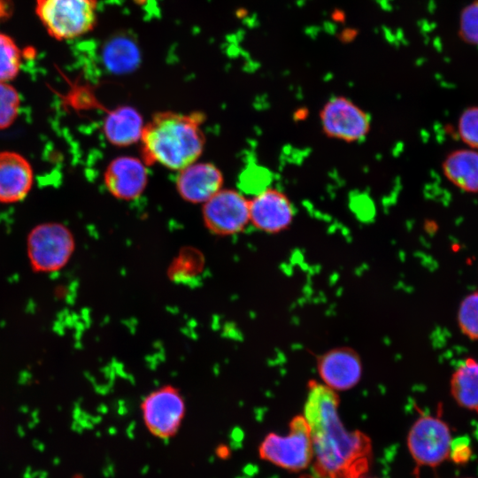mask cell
I'll return each mask as SVG.
<instances>
[{"mask_svg": "<svg viewBox=\"0 0 478 478\" xmlns=\"http://www.w3.org/2000/svg\"><path fill=\"white\" fill-rule=\"evenodd\" d=\"M144 125L142 115L135 108L123 105L107 113L103 130L110 143L126 147L141 140Z\"/></svg>", "mask_w": 478, "mask_h": 478, "instance_id": "15", "label": "cell"}, {"mask_svg": "<svg viewBox=\"0 0 478 478\" xmlns=\"http://www.w3.org/2000/svg\"><path fill=\"white\" fill-rule=\"evenodd\" d=\"M448 425L439 417L423 415L412 424L407 436L409 451L418 466H436L451 451Z\"/></svg>", "mask_w": 478, "mask_h": 478, "instance_id": "8", "label": "cell"}, {"mask_svg": "<svg viewBox=\"0 0 478 478\" xmlns=\"http://www.w3.org/2000/svg\"><path fill=\"white\" fill-rule=\"evenodd\" d=\"M459 35L466 43L478 45V0L470 3L461 11Z\"/></svg>", "mask_w": 478, "mask_h": 478, "instance_id": "23", "label": "cell"}, {"mask_svg": "<svg viewBox=\"0 0 478 478\" xmlns=\"http://www.w3.org/2000/svg\"><path fill=\"white\" fill-rule=\"evenodd\" d=\"M457 128L459 138L466 147L478 150V105L463 110Z\"/></svg>", "mask_w": 478, "mask_h": 478, "instance_id": "22", "label": "cell"}, {"mask_svg": "<svg viewBox=\"0 0 478 478\" xmlns=\"http://www.w3.org/2000/svg\"><path fill=\"white\" fill-rule=\"evenodd\" d=\"M106 69L116 74L133 72L141 63V52L135 40L127 35H116L104 44L102 51Z\"/></svg>", "mask_w": 478, "mask_h": 478, "instance_id": "17", "label": "cell"}, {"mask_svg": "<svg viewBox=\"0 0 478 478\" xmlns=\"http://www.w3.org/2000/svg\"><path fill=\"white\" fill-rule=\"evenodd\" d=\"M461 332L472 340H478V291L466 296L458 312Z\"/></svg>", "mask_w": 478, "mask_h": 478, "instance_id": "21", "label": "cell"}, {"mask_svg": "<svg viewBox=\"0 0 478 478\" xmlns=\"http://www.w3.org/2000/svg\"><path fill=\"white\" fill-rule=\"evenodd\" d=\"M319 119L327 137L344 143L363 141L372 127L370 114L342 96L329 98L320 110Z\"/></svg>", "mask_w": 478, "mask_h": 478, "instance_id": "6", "label": "cell"}, {"mask_svg": "<svg viewBox=\"0 0 478 478\" xmlns=\"http://www.w3.org/2000/svg\"><path fill=\"white\" fill-rule=\"evenodd\" d=\"M442 171L455 187L466 193L478 192V150L457 149L444 158Z\"/></svg>", "mask_w": 478, "mask_h": 478, "instance_id": "16", "label": "cell"}, {"mask_svg": "<svg viewBox=\"0 0 478 478\" xmlns=\"http://www.w3.org/2000/svg\"><path fill=\"white\" fill-rule=\"evenodd\" d=\"M451 392L462 407L478 412V361L466 359L453 373Z\"/></svg>", "mask_w": 478, "mask_h": 478, "instance_id": "18", "label": "cell"}, {"mask_svg": "<svg viewBox=\"0 0 478 478\" xmlns=\"http://www.w3.org/2000/svg\"><path fill=\"white\" fill-rule=\"evenodd\" d=\"M34 184V170L21 154L0 151V203L12 204L24 199Z\"/></svg>", "mask_w": 478, "mask_h": 478, "instance_id": "14", "label": "cell"}, {"mask_svg": "<svg viewBox=\"0 0 478 478\" xmlns=\"http://www.w3.org/2000/svg\"><path fill=\"white\" fill-rule=\"evenodd\" d=\"M250 223L266 234L286 231L295 219V207L289 196L268 186L249 198Z\"/></svg>", "mask_w": 478, "mask_h": 478, "instance_id": "10", "label": "cell"}, {"mask_svg": "<svg viewBox=\"0 0 478 478\" xmlns=\"http://www.w3.org/2000/svg\"><path fill=\"white\" fill-rule=\"evenodd\" d=\"M360 478H366V477L362 476V477H360Z\"/></svg>", "mask_w": 478, "mask_h": 478, "instance_id": "29", "label": "cell"}, {"mask_svg": "<svg viewBox=\"0 0 478 478\" xmlns=\"http://www.w3.org/2000/svg\"><path fill=\"white\" fill-rule=\"evenodd\" d=\"M146 166L143 159L132 156H120L112 159L104 175L109 193L120 200L138 198L148 184Z\"/></svg>", "mask_w": 478, "mask_h": 478, "instance_id": "12", "label": "cell"}, {"mask_svg": "<svg viewBox=\"0 0 478 478\" xmlns=\"http://www.w3.org/2000/svg\"><path fill=\"white\" fill-rule=\"evenodd\" d=\"M20 107V96L10 82H0V130L11 127Z\"/></svg>", "mask_w": 478, "mask_h": 478, "instance_id": "20", "label": "cell"}, {"mask_svg": "<svg viewBox=\"0 0 478 478\" xmlns=\"http://www.w3.org/2000/svg\"><path fill=\"white\" fill-rule=\"evenodd\" d=\"M299 478H330V477L320 476L312 473V474L303 475V476H300Z\"/></svg>", "mask_w": 478, "mask_h": 478, "instance_id": "27", "label": "cell"}, {"mask_svg": "<svg viewBox=\"0 0 478 478\" xmlns=\"http://www.w3.org/2000/svg\"><path fill=\"white\" fill-rule=\"evenodd\" d=\"M470 454L467 441L464 439L452 440L450 455L455 461L462 462L468 459Z\"/></svg>", "mask_w": 478, "mask_h": 478, "instance_id": "25", "label": "cell"}, {"mask_svg": "<svg viewBox=\"0 0 478 478\" xmlns=\"http://www.w3.org/2000/svg\"><path fill=\"white\" fill-rule=\"evenodd\" d=\"M321 383L338 392L354 388L362 377V362L358 353L350 347H336L317 359Z\"/></svg>", "mask_w": 478, "mask_h": 478, "instance_id": "11", "label": "cell"}, {"mask_svg": "<svg viewBox=\"0 0 478 478\" xmlns=\"http://www.w3.org/2000/svg\"><path fill=\"white\" fill-rule=\"evenodd\" d=\"M35 11L50 37L67 41L96 27L98 0H35Z\"/></svg>", "mask_w": 478, "mask_h": 478, "instance_id": "3", "label": "cell"}, {"mask_svg": "<svg viewBox=\"0 0 478 478\" xmlns=\"http://www.w3.org/2000/svg\"><path fill=\"white\" fill-rule=\"evenodd\" d=\"M337 392L311 381L304 408L313 451L312 473L330 478H360L372 459V443L361 431H351L339 413Z\"/></svg>", "mask_w": 478, "mask_h": 478, "instance_id": "1", "label": "cell"}, {"mask_svg": "<svg viewBox=\"0 0 478 478\" xmlns=\"http://www.w3.org/2000/svg\"><path fill=\"white\" fill-rule=\"evenodd\" d=\"M75 250L71 230L59 222H44L33 227L27 238L29 265L35 273L49 274L64 268Z\"/></svg>", "mask_w": 478, "mask_h": 478, "instance_id": "4", "label": "cell"}, {"mask_svg": "<svg viewBox=\"0 0 478 478\" xmlns=\"http://www.w3.org/2000/svg\"><path fill=\"white\" fill-rule=\"evenodd\" d=\"M135 1L138 2V3H140V4H143V2H144L145 0H135Z\"/></svg>", "mask_w": 478, "mask_h": 478, "instance_id": "28", "label": "cell"}, {"mask_svg": "<svg viewBox=\"0 0 478 478\" xmlns=\"http://www.w3.org/2000/svg\"><path fill=\"white\" fill-rule=\"evenodd\" d=\"M202 216L212 233L236 235L250 224L249 198L242 191L222 188L203 204Z\"/></svg>", "mask_w": 478, "mask_h": 478, "instance_id": "9", "label": "cell"}, {"mask_svg": "<svg viewBox=\"0 0 478 478\" xmlns=\"http://www.w3.org/2000/svg\"><path fill=\"white\" fill-rule=\"evenodd\" d=\"M242 189L252 196L263 190L269 185V173L262 167L247 168L241 177Z\"/></svg>", "mask_w": 478, "mask_h": 478, "instance_id": "24", "label": "cell"}, {"mask_svg": "<svg viewBox=\"0 0 478 478\" xmlns=\"http://www.w3.org/2000/svg\"><path fill=\"white\" fill-rule=\"evenodd\" d=\"M223 181L215 165L196 161L178 171L176 189L185 201L204 204L222 189Z\"/></svg>", "mask_w": 478, "mask_h": 478, "instance_id": "13", "label": "cell"}, {"mask_svg": "<svg viewBox=\"0 0 478 478\" xmlns=\"http://www.w3.org/2000/svg\"><path fill=\"white\" fill-rule=\"evenodd\" d=\"M260 457L280 467L300 471L312 461L313 451L309 426L304 415L294 417L289 432L269 433L259 446Z\"/></svg>", "mask_w": 478, "mask_h": 478, "instance_id": "5", "label": "cell"}, {"mask_svg": "<svg viewBox=\"0 0 478 478\" xmlns=\"http://www.w3.org/2000/svg\"><path fill=\"white\" fill-rule=\"evenodd\" d=\"M307 114H308V113L305 112V110H303L302 112H299V111H297V112L295 113V116H296L295 120H304L305 119V116H306Z\"/></svg>", "mask_w": 478, "mask_h": 478, "instance_id": "26", "label": "cell"}, {"mask_svg": "<svg viewBox=\"0 0 478 478\" xmlns=\"http://www.w3.org/2000/svg\"><path fill=\"white\" fill-rule=\"evenodd\" d=\"M22 51L15 40L0 32V82H11L21 68Z\"/></svg>", "mask_w": 478, "mask_h": 478, "instance_id": "19", "label": "cell"}, {"mask_svg": "<svg viewBox=\"0 0 478 478\" xmlns=\"http://www.w3.org/2000/svg\"><path fill=\"white\" fill-rule=\"evenodd\" d=\"M201 112H161L145 123L142 137V159L179 171L197 161L205 143Z\"/></svg>", "mask_w": 478, "mask_h": 478, "instance_id": "2", "label": "cell"}, {"mask_svg": "<svg viewBox=\"0 0 478 478\" xmlns=\"http://www.w3.org/2000/svg\"><path fill=\"white\" fill-rule=\"evenodd\" d=\"M142 416L148 430L161 439L174 436L185 415V400L173 385H164L150 392L141 404Z\"/></svg>", "mask_w": 478, "mask_h": 478, "instance_id": "7", "label": "cell"}]
</instances>
